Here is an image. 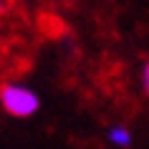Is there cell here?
I'll return each mask as SVG.
<instances>
[{
  "label": "cell",
  "mask_w": 149,
  "mask_h": 149,
  "mask_svg": "<svg viewBox=\"0 0 149 149\" xmlns=\"http://www.w3.org/2000/svg\"><path fill=\"white\" fill-rule=\"evenodd\" d=\"M0 104H3V109L13 114V116H31L36 114L40 106V99L38 94L28 86H20V84H3L0 88Z\"/></svg>",
  "instance_id": "obj_1"
},
{
  "label": "cell",
  "mask_w": 149,
  "mask_h": 149,
  "mask_svg": "<svg viewBox=\"0 0 149 149\" xmlns=\"http://www.w3.org/2000/svg\"><path fill=\"white\" fill-rule=\"evenodd\" d=\"M109 141L116 147H129L132 144V132L126 126H111L109 129Z\"/></svg>",
  "instance_id": "obj_2"
},
{
  "label": "cell",
  "mask_w": 149,
  "mask_h": 149,
  "mask_svg": "<svg viewBox=\"0 0 149 149\" xmlns=\"http://www.w3.org/2000/svg\"><path fill=\"white\" fill-rule=\"evenodd\" d=\"M141 84H144V91L149 94V63L144 66V71H141Z\"/></svg>",
  "instance_id": "obj_3"
},
{
  "label": "cell",
  "mask_w": 149,
  "mask_h": 149,
  "mask_svg": "<svg viewBox=\"0 0 149 149\" xmlns=\"http://www.w3.org/2000/svg\"><path fill=\"white\" fill-rule=\"evenodd\" d=\"M3 10H5V0H0V15H3Z\"/></svg>",
  "instance_id": "obj_4"
}]
</instances>
